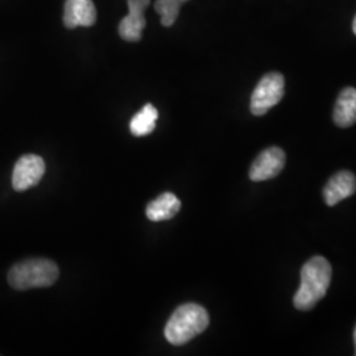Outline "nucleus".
Listing matches in <instances>:
<instances>
[{"label": "nucleus", "mask_w": 356, "mask_h": 356, "mask_svg": "<svg viewBox=\"0 0 356 356\" xmlns=\"http://www.w3.org/2000/svg\"><path fill=\"white\" fill-rule=\"evenodd\" d=\"M332 269L323 256L312 257L301 268V284L293 297V304L298 310H310L321 301L330 286Z\"/></svg>", "instance_id": "obj_1"}, {"label": "nucleus", "mask_w": 356, "mask_h": 356, "mask_svg": "<svg viewBox=\"0 0 356 356\" xmlns=\"http://www.w3.org/2000/svg\"><path fill=\"white\" fill-rule=\"evenodd\" d=\"M210 323L206 309L197 304L178 306L166 323V341L175 346L191 342L193 338L202 334Z\"/></svg>", "instance_id": "obj_2"}, {"label": "nucleus", "mask_w": 356, "mask_h": 356, "mask_svg": "<svg viewBox=\"0 0 356 356\" xmlns=\"http://www.w3.org/2000/svg\"><path fill=\"white\" fill-rule=\"evenodd\" d=\"M60 276L57 264L48 259H28L8 272V284L16 291L51 286Z\"/></svg>", "instance_id": "obj_3"}, {"label": "nucleus", "mask_w": 356, "mask_h": 356, "mask_svg": "<svg viewBox=\"0 0 356 356\" xmlns=\"http://www.w3.org/2000/svg\"><path fill=\"white\" fill-rule=\"evenodd\" d=\"M285 81L280 73H268L263 76L254 88L251 97V113L261 116L280 102L284 97Z\"/></svg>", "instance_id": "obj_4"}, {"label": "nucleus", "mask_w": 356, "mask_h": 356, "mask_svg": "<svg viewBox=\"0 0 356 356\" xmlns=\"http://www.w3.org/2000/svg\"><path fill=\"white\" fill-rule=\"evenodd\" d=\"M45 173V163L38 154H24L15 164L13 186L16 191H26L36 186Z\"/></svg>", "instance_id": "obj_5"}, {"label": "nucleus", "mask_w": 356, "mask_h": 356, "mask_svg": "<svg viewBox=\"0 0 356 356\" xmlns=\"http://www.w3.org/2000/svg\"><path fill=\"white\" fill-rule=\"evenodd\" d=\"M285 152L279 147L264 149L250 168V178L254 182H263L279 176L285 166Z\"/></svg>", "instance_id": "obj_6"}, {"label": "nucleus", "mask_w": 356, "mask_h": 356, "mask_svg": "<svg viewBox=\"0 0 356 356\" xmlns=\"http://www.w3.org/2000/svg\"><path fill=\"white\" fill-rule=\"evenodd\" d=\"M356 193V177L350 170H341L329 179L323 189L325 202L335 206Z\"/></svg>", "instance_id": "obj_7"}, {"label": "nucleus", "mask_w": 356, "mask_h": 356, "mask_svg": "<svg viewBox=\"0 0 356 356\" xmlns=\"http://www.w3.org/2000/svg\"><path fill=\"white\" fill-rule=\"evenodd\" d=\"M97 22V8L92 0H66L64 24L69 29L76 26H91Z\"/></svg>", "instance_id": "obj_8"}, {"label": "nucleus", "mask_w": 356, "mask_h": 356, "mask_svg": "<svg viewBox=\"0 0 356 356\" xmlns=\"http://www.w3.org/2000/svg\"><path fill=\"white\" fill-rule=\"evenodd\" d=\"M334 123L341 128H348L356 123V89L346 88L341 91L334 107Z\"/></svg>", "instance_id": "obj_9"}, {"label": "nucleus", "mask_w": 356, "mask_h": 356, "mask_svg": "<svg viewBox=\"0 0 356 356\" xmlns=\"http://www.w3.org/2000/svg\"><path fill=\"white\" fill-rule=\"evenodd\" d=\"M181 201L173 193H164L147 206V216L152 222H163L178 214Z\"/></svg>", "instance_id": "obj_10"}, {"label": "nucleus", "mask_w": 356, "mask_h": 356, "mask_svg": "<svg viewBox=\"0 0 356 356\" xmlns=\"http://www.w3.org/2000/svg\"><path fill=\"white\" fill-rule=\"evenodd\" d=\"M159 113L153 104H145L138 114L131 119L129 129L134 136H145L153 132Z\"/></svg>", "instance_id": "obj_11"}, {"label": "nucleus", "mask_w": 356, "mask_h": 356, "mask_svg": "<svg viewBox=\"0 0 356 356\" xmlns=\"http://www.w3.org/2000/svg\"><path fill=\"white\" fill-rule=\"evenodd\" d=\"M145 17L144 15H134L128 13L123 17L119 24V35L120 38L129 42H136L141 38L143 29L145 28Z\"/></svg>", "instance_id": "obj_12"}, {"label": "nucleus", "mask_w": 356, "mask_h": 356, "mask_svg": "<svg viewBox=\"0 0 356 356\" xmlns=\"http://www.w3.org/2000/svg\"><path fill=\"white\" fill-rule=\"evenodd\" d=\"M181 3L178 0H156L154 10L161 16V24L170 26L177 20Z\"/></svg>", "instance_id": "obj_13"}, {"label": "nucleus", "mask_w": 356, "mask_h": 356, "mask_svg": "<svg viewBox=\"0 0 356 356\" xmlns=\"http://www.w3.org/2000/svg\"><path fill=\"white\" fill-rule=\"evenodd\" d=\"M151 0H128V10L134 15H144Z\"/></svg>", "instance_id": "obj_14"}, {"label": "nucleus", "mask_w": 356, "mask_h": 356, "mask_svg": "<svg viewBox=\"0 0 356 356\" xmlns=\"http://www.w3.org/2000/svg\"><path fill=\"white\" fill-rule=\"evenodd\" d=\"M353 29H354V33L356 35V16L355 19H354V24H353Z\"/></svg>", "instance_id": "obj_15"}, {"label": "nucleus", "mask_w": 356, "mask_h": 356, "mask_svg": "<svg viewBox=\"0 0 356 356\" xmlns=\"http://www.w3.org/2000/svg\"><path fill=\"white\" fill-rule=\"evenodd\" d=\"M354 343H355V355H356V326H355V330H354Z\"/></svg>", "instance_id": "obj_16"}, {"label": "nucleus", "mask_w": 356, "mask_h": 356, "mask_svg": "<svg viewBox=\"0 0 356 356\" xmlns=\"http://www.w3.org/2000/svg\"><path fill=\"white\" fill-rule=\"evenodd\" d=\"M181 4H184V3H186V1H189V0H178Z\"/></svg>", "instance_id": "obj_17"}]
</instances>
